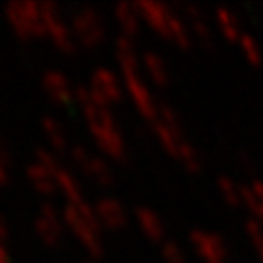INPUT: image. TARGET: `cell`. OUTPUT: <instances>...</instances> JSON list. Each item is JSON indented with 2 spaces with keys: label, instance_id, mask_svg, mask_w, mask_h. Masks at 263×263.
Segmentation results:
<instances>
[{
  "label": "cell",
  "instance_id": "6da1fadb",
  "mask_svg": "<svg viewBox=\"0 0 263 263\" xmlns=\"http://www.w3.org/2000/svg\"><path fill=\"white\" fill-rule=\"evenodd\" d=\"M93 98L96 102H114L118 96H120V89H118V83L116 79L110 75V73H104V71H98L96 77H93Z\"/></svg>",
  "mask_w": 263,
  "mask_h": 263
},
{
  "label": "cell",
  "instance_id": "7a4b0ae2",
  "mask_svg": "<svg viewBox=\"0 0 263 263\" xmlns=\"http://www.w3.org/2000/svg\"><path fill=\"white\" fill-rule=\"evenodd\" d=\"M77 29H79V37L85 44H96L102 37V27L93 15H83L77 21Z\"/></svg>",
  "mask_w": 263,
  "mask_h": 263
},
{
  "label": "cell",
  "instance_id": "3957f363",
  "mask_svg": "<svg viewBox=\"0 0 263 263\" xmlns=\"http://www.w3.org/2000/svg\"><path fill=\"white\" fill-rule=\"evenodd\" d=\"M98 214H100V218H102L110 228H118V226H122V222H124L122 208H120L116 201H112V199L102 201V203L98 205Z\"/></svg>",
  "mask_w": 263,
  "mask_h": 263
},
{
  "label": "cell",
  "instance_id": "277c9868",
  "mask_svg": "<svg viewBox=\"0 0 263 263\" xmlns=\"http://www.w3.org/2000/svg\"><path fill=\"white\" fill-rule=\"evenodd\" d=\"M46 89L52 98H56L58 102H69L71 98V87H69V81L64 79L62 75H56V73H50L46 77Z\"/></svg>",
  "mask_w": 263,
  "mask_h": 263
},
{
  "label": "cell",
  "instance_id": "5b68a950",
  "mask_svg": "<svg viewBox=\"0 0 263 263\" xmlns=\"http://www.w3.org/2000/svg\"><path fill=\"white\" fill-rule=\"evenodd\" d=\"M37 230H40V236L46 238V242H54V240L60 236V226H58V222H56V218H54L52 212H46V214L40 218Z\"/></svg>",
  "mask_w": 263,
  "mask_h": 263
},
{
  "label": "cell",
  "instance_id": "8992f818",
  "mask_svg": "<svg viewBox=\"0 0 263 263\" xmlns=\"http://www.w3.org/2000/svg\"><path fill=\"white\" fill-rule=\"evenodd\" d=\"M139 222L141 226L145 228V232L152 236V238H160L162 236V224L158 220V216H154L152 212H139Z\"/></svg>",
  "mask_w": 263,
  "mask_h": 263
},
{
  "label": "cell",
  "instance_id": "52a82bcc",
  "mask_svg": "<svg viewBox=\"0 0 263 263\" xmlns=\"http://www.w3.org/2000/svg\"><path fill=\"white\" fill-rule=\"evenodd\" d=\"M147 64H149V73L160 81V83H164L166 81V73H164V64H162V60L158 58V62H156V58L154 56H147Z\"/></svg>",
  "mask_w": 263,
  "mask_h": 263
},
{
  "label": "cell",
  "instance_id": "ba28073f",
  "mask_svg": "<svg viewBox=\"0 0 263 263\" xmlns=\"http://www.w3.org/2000/svg\"><path fill=\"white\" fill-rule=\"evenodd\" d=\"M164 257H166V261H168V263H184V259H182V255H180L178 247H168V249H166V253H164Z\"/></svg>",
  "mask_w": 263,
  "mask_h": 263
},
{
  "label": "cell",
  "instance_id": "9c48e42d",
  "mask_svg": "<svg viewBox=\"0 0 263 263\" xmlns=\"http://www.w3.org/2000/svg\"><path fill=\"white\" fill-rule=\"evenodd\" d=\"M0 263H9V257H7V251L0 247Z\"/></svg>",
  "mask_w": 263,
  "mask_h": 263
},
{
  "label": "cell",
  "instance_id": "30bf717a",
  "mask_svg": "<svg viewBox=\"0 0 263 263\" xmlns=\"http://www.w3.org/2000/svg\"><path fill=\"white\" fill-rule=\"evenodd\" d=\"M0 180H5V166L0 164Z\"/></svg>",
  "mask_w": 263,
  "mask_h": 263
}]
</instances>
